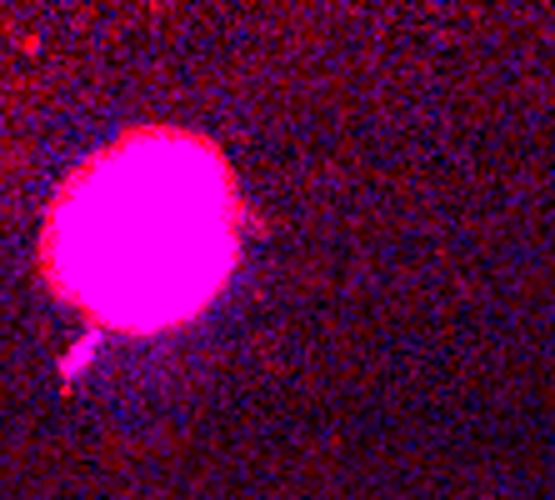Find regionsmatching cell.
Listing matches in <instances>:
<instances>
[{
    "mask_svg": "<svg viewBox=\"0 0 555 500\" xmlns=\"http://www.w3.org/2000/svg\"><path fill=\"white\" fill-rule=\"evenodd\" d=\"M65 281L116 321H176L231 266V195L201 145L145 141L86 170L61 216Z\"/></svg>",
    "mask_w": 555,
    "mask_h": 500,
    "instance_id": "cell-1",
    "label": "cell"
}]
</instances>
